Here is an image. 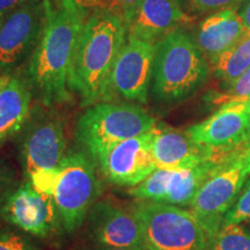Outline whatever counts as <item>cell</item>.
Here are the masks:
<instances>
[{"instance_id":"6da1fadb","label":"cell","mask_w":250,"mask_h":250,"mask_svg":"<svg viewBox=\"0 0 250 250\" xmlns=\"http://www.w3.org/2000/svg\"><path fill=\"white\" fill-rule=\"evenodd\" d=\"M49 4L48 21L31 56L28 77L45 105L71 100L68 83L81 31L88 14L78 0Z\"/></svg>"},{"instance_id":"7a4b0ae2","label":"cell","mask_w":250,"mask_h":250,"mask_svg":"<svg viewBox=\"0 0 250 250\" xmlns=\"http://www.w3.org/2000/svg\"><path fill=\"white\" fill-rule=\"evenodd\" d=\"M126 40L123 18L111 8H96L87 17L68 83L83 107L103 102L109 74Z\"/></svg>"},{"instance_id":"3957f363","label":"cell","mask_w":250,"mask_h":250,"mask_svg":"<svg viewBox=\"0 0 250 250\" xmlns=\"http://www.w3.org/2000/svg\"><path fill=\"white\" fill-rule=\"evenodd\" d=\"M28 181L39 191L51 197L62 226L68 233L76 232L85 223L100 196L95 165L86 152L65 153L57 168L31 175Z\"/></svg>"},{"instance_id":"277c9868","label":"cell","mask_w":250,"mask_h":250,"mask_svg":"<svg viewBox=\"0 0 250 250\" xmlns=\"http://www.w3.org/2000/svg\"><path fill=\"white\" fill-rule=\"evenodd\" d=\"M210 65L193 37L176 29L155 43L151 83L153 99L173 103L189 98L204 85Z\"/></svg>"},{"instance_id":"5b68a950","label":"cell","mask_w":250,"mask_h":250,"mask_svg":"<svg viewBox=\"0 0 250 250\" xmlns=\"http://www.w3.org/2000/svg\"><path fill=\"white\" fill-rule=\"evenodd\" d=\"M155 125L154 118L138 104L98 102L78 120L76 138L95 159L118 143L149 132Z\"/></svg>"},{"instance_id":"8992f818","label":"cell","mask_w":250,"mask_h":250,"mask_svg":"<svg viewBox=\"0 0 250 250\" xmlns=\"http://www.w3.org/2000/svg\"><path fill=\"white\" fill-rule=\"evenodd\" d=\"M145 250H206L208 234L191 211L166 203L140 201L132 206Z\"/></svg>"},{"instance_id":"52a82bcc","label":"cell","mask_w":250,"mask_h":250,"mask_svg":"<svg viewBox=\"0 0 250 250\" xmlns=\"http://www.w3.org/2000/svg\"><path fill=\"white\" fill-rule=\"evenodd\" d=\"M248 176L250 171L245 161L233 152L225 156L193 197L190 211L204 228L210 241L220 229L225 215Z\"/></svg>"},{"instance_id":"ba28073f","label":"cell","mask_w":250,"mask_h":250,"mask_svg":"<svg viewBox=\"0 0 250 250\" xmlns=\"http://www.w3.org/2000/svg\"><path fill=\"white\" fill-rule=\"evenodd\" d=\"M49 0H24L0 22V70L12 71L34 54L48 21Z\"/></svg>"},{"instance_id":"9c48e42d","label":"cell","mask_w":250,"mask_h":250,"mask_svg":"<svg viewBox=\"0 0 250 250\" xmlns=\"http://www.w3.org/2000/svg\"><path fill=\"white\" fill-rule=\"evenodd\" d=\"M155 44L129 39L109 74L103 102L115 98L138 103L147 102L154 66Z\"/></svg>"},{"instance_id":"30bf717a","label":"cell","mask_w":250,"mask_h":250,"mask_svg":"<svg viewBox=\"0 0 250 250\" xmlns=\"http://www.w3.org/2000/svg\"><path fill=\"white\" fill-rule=\"evenodd\" d=\"M0 219L39 237L52 235L62 224L51 197L39 191L30 181L8 192L0 204Z\"/></svg>"},{"instance_id":"8fae6325","label":"cell","mask_w":250,"mask_h":250,"mask_svg":"<svg viewBox=\"0 0 250 250\" xmlns=\"http://www.w3.org/2000/svg\"><path fill=\"white\" fill-rule=\"evenodd\" d=\"M220 161H210L190 169H155L129 195L138 201L189 206L202 184L215 170Z\"/></svg>"},{"instance_id":"7c38bea8","label":"cell","mask_w":250,"mask_h":250,"mask_svg":"<svg viewBox=\"0 0 250 250\" xmlns=\"http://www.w3.org/2000/svg\"><path fill=\"white\" fill-rule=\"evenodd\" d=\"M21 143V160L27 176L58 167L66 149L64 124L55 112L30 120Z\"/></svg>"},{"instance_id":"4fadbf2b","label":"cell","mask_w":250,"mask_h":250,"mask_svg":"<svg viewBox=\"0 0 250 250\" xmlns=\"http://www.w3.org/2000/svg\"><path fill=\"white\" fill-rule=\"evenodd\" d=\"M95 160L110 182L121 187L138 186L158 169L152 153V131L116 144Z\"/></svg>"},{"instance_id":"5bb4252c","label":"cell","mask_w":250,"mask_h":250,"mask_svg":"<svg viewBox=\"0 0 250 250\" xmlns=\"http://www.w3.org/2000/svg\"><path fill=\"white\" fill-rule=\"evenodd\" d=\"M193 142L215 152L239 147L250 134V111L245 102L221 105L214 114L186 130Z\"/></svg>"},{"instance_id":"9a60e30c","label":"cell","mask_w":250,"mask_h":250,"mask_svg":"<svg viewBox=\"0 0 250 250\" xmlns=\"http://www.w3.org/2000/svg\"><path fill=\"white\" fill-rule=\"evenodd\" d=\"M88 234L99 247H142V232L133 208H126L111 198L92 206L88 215Z\"/></svg>"},{"instance_id":"2e32d148","label":"cell","mask_w":250,"mask_h":250,"mask_svg":"<svg viewBox=\"0 0 250 250\" xmlns=\"http://www.w3.org/2000/svg\"><path fill=\"white\" fill-rule=\"evenodd\" d=\"M152 153L159 169H190L219 161L218 152L195 143L187 132L161 123L152 130Z\"/></svg>"},{"instance_id":"e0dca14e","label":"cell","mask_w":250,"mask_h":250,"mask_svg":"<svg viewBox=\"0 0 250 250\" xmlns=\"http://www.w3.org/2000/svg\"><path fill=\"white\" fill-rule=\"evenodd\" d=\"M177 0H142L126 24L127 40L134 39L155 44L180 26L190 22Z\"/></svg>"},{"instance_id":"ac0fdd59","label":"cell","mask_w":250,"mask_h":250,"mask_svg":"<svg viewBox=\"0 0 250 250\" xmlns=\"http://www.w3.org/2000/svg\"><path fill=\"white\" fill-rule=\"evenodd\" d=\"M236 9H224L205 18L193 37L208 64L249 35Z\"/></svg>"},{"instance_id":"d6986e66","label":"cell","mask_w":250,"mask_h":250,"mask_svg":"<svg viewBox=\"0 0 250 250\" xmlns=\"http://www.w3.org/2000/svg\"><path fill=\"white\" fill-rule=\"evenodd\" d=\"M31 93L21 78L0 77V145L15 136L30 117Z\"/></svg>"},{"instance_id":"ffe728a7","label":"cell","mask_w":250,"mask_h":250,"mask_svg":"<svg viewBox=\"0 0 250 250\" xmlns=\"http://www.w3.org/2000/svg\"><path fill=\"white\" fill-rule=\"evenodd\" d=\"M213 74L221 81V88L232 85L250 67V34L217 59Z\"/></svg>"},{"instance_id":"44dd1931","label":"cell","mask_w":250,"mask_h":250,"mask_svg":"<svg viewBox=\"0 0 250 250\" xmlns=\"http://www.w3.org/2000/svg\"><path fill=\"white\" fill-rule=\"evenodd\" d=\"M210 245L214 250H250V233L241 224L221 225Z\"/></svg>"},{"instance_id":"7402d4cb","label":"cell","mask_w":250,"mask_h":250,"mask_svg":"<svg viewBox=\"0 0 250 250\" xmlns=\"http://www.w3.org/2000/svg\"><path fill=\"white\" fill-rule=\"evenodd\" d=\"M250 98V67L232 85L220 90L211 93L210 102L214 105L228 104V103L246 102Z\"/></svg>"},{"instance_id":"603a6c76","label":"cell","mask_w":250,"mask_h":250,"mask_svg":"<svg viewBox=\"0 0 250 250\" xmlns=\"http://www.w3.org/2000/svg\"><path fill=\"white\" fill-rule=\"evenodd\" d=\"M250 220V179L243 184L241 191L225 215L223 225L241 224Z\"/></svg>"},{"instance_id":"cb8c5ba5","label":"cell","mask_w":250,"mask_h":250,"mask_svg":"<svg viewBox=\"0 0 250 250\" xmlns=\"http://www.w3.org/2000/svg\"><path fill=\"white\" fill-rule=\"evenodd\" d=\"M0 250H40L22 230L0 228Z\"/></svg>"},{"instance_id":"d4e9b609","label":"cell","mask_w":250,"mask_h":250,"mask_svg":"<svg viewBox=\"0 0 250 250\" xmlns=\"http://www.w3.org/2000/svg\"><path fill=\"white\" fill-rule=\"evenodd\" d=\"M241 0H190V9L197 14L215 13L224 9H236Z\"/></svg>"},{"instance_id":"484cf974","label":"cell","mask_w":250,"mask_h":250,"mask_svg":"<svg viewBox=\"0 0 250 250\" xmlns=\"http://www.w3.org/2000/svg\"><path fill=\"white\" fill-rule=\"evenodd\" d=\"M140 2H142V0H112V6L114 7L111 9L117 12L123 18L125 26H126Z\"/></svg>"},{"instance_id":"4316f807","label":"cell","mask_w":250,"mask_h":250,"mask_svg":"<svg viewBox=\"0 0 250 250\" xmlns=\"http://www.w3.org/2000/svg\"><path fill=\"white\" fill-rule=\"evenodd\" d=\"M12 182H13V176H12L11 171L5 166L0 164V204L12 190Z\"/></svg>"},{"instance_id":"83f0119b","label":"cell","mask_w":250,"mask_h":250,"mask_svg":"<svg viewBox=\"0 0 250 250\" xmlns=\"http://www.w3.org/2000/svg\"><path fill=\"white\" fill-rule=\"evenodd\" d=\"M237 13L241 18L247 30L250 33V0H241L239 7H237Z\"/></svg>"},{"instance_id":"f1b7e54d","label":"cell","mask_w":250,"mask_h":250,"mask_svg":"<svg viewBox=\"0 0 250 250\" xmlns=\"http://www.w3.org/2000/svg\"><path fill=\"white\" fill-rule=\"evenodd\" d=\"M24 0H0V22L6 15L11 13L15 7L22 4Z\"/></svg>"},{"instance_id":"f546056e","label":"cell","mask_w":250,"mask_h":250,"mask_svg":"<svg viewBox=\"0 0 250 250\" xmlns=\"http://www.w3.org/2000/svg\"><path fill=\"white\" fill-rule=\"evenodd\" d=\"M234 152H235L236 154L239 155L243 161H245L247 168H248L249 171H250V147L237 148Z\"/></svg>"},{"instance_id":"4dcf8cb0","label":"cell","mask_w":250,"mask_h":250,"mask_svg":"<svg viewBox=\"0 0 250 250\" xmlns=\"http://www.w3.org/2000/svg\"><path fill=\"white\" fill-rule=\"evenodd\" d=\"M93 250H145L142 247H99Z\"/></svg>"},{"instance_id":"1f68e13d","label":"cell","mask_w":250,"mask_h":250,"mask_svg":"<svg viewBox=\"0 0 250 250\" xmlns=\"http://www.w3.org/2000/svg\"><path fill=\"white\" fill-rule=\"evenodd\" d=\"M240 146H241V147H250V134L248 136V138L246 139V142ZM240 146H239V147H240Z\"/></svg>"},{"instance_id":"d6a6232c","label":"cell","mask_w":250,"mask_h":250,"mask_svg":"<svg viewBox=\"0 0 250 250\" xmlns=\"http://www.w3.org/2000/svg\"><path fill=\"white\" fill-rule=\"evenodd\" d=\"M245 105H246V108L248 109V110L250 111V98L245 102Z\"/></svg>"},{"instance_id":"836d02e7","label":"cell","mask_w":250,"mask_h":250,"mask_svg":"<svg viewBox=\"0 0 250 250\" xmlns=\"http://www.w3.org/2000/svg\"><path fill=\"white\" fill-rule=\"evenodd\" d=\"M49 1L51 2V5H52V6H54V4H55V5H58L59 2L62 1V0H49Z\"/></svg>"},{"instance_id":"e575fe53","label":"cell","mask_w":250,"mask_h":250,"mask_svg":"<svg viewBox=\"0 0 250 250\" xmlns=\"http://www.w3.org/2000/svg\"><path fill=\"white\" fill-rule=\"evenodd\" d=\"M206 250H214V249H213V248H212V247H211V245H210V246H208V248H206Z\"/></svg>"},{"instance_id":"d590c367","label":"cell","mask_w":250,"mask_h":250,"mask_svg":"<svg viewBox=\"0 0 250 250\" xmlns=\"http://www.w3.org/2000/svg\"><path fill=\"white\" fill-rule=\"evenodd\" d=\"M177 1H179V2H180V4H181V2H182V0H177Z\"/></svg>"}]
</instances>
